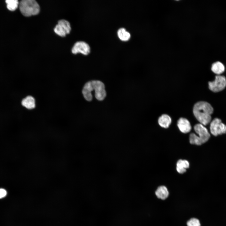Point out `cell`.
<instances>
[{
	"mask_svg": "<svg viewBox=\"0 0 226 226\" xmlns=\"http://www.w3.org/2000/svg\"><path fill=\"white\" fill-rule=\"evenodd\" d=\"M211 70L215 73L219 75L224 72L225 67L221 62L217 61L212 64Z\"/></svg>",
	"mask_w": 226,
	"mask_h": 226,
	"instance_id": "cell-13",
	"label": "cell"
},
{
	"mask_svg": "<svg viewBox=\"0 0 226 226\" xmlns=\"http://www.w3.org/2000/svg\"><path fill=\"white\" fill-rule=\"evenodd\" d=\"M54 31L56 34L61 37H65L67 34L64 29L58 24L56 26Z\"/></svg>",
	"mask_w": 226,
	"mask_h": 226,
	"instance_id": "cell-18",
	"label": "cell"
},
{
	"mask_svg": "<svg viewBox=\"0 0 226 226\" xmlns=\"http://www.w3.org/2000/svg\"><path fill=\"white\" fill-rule=\"evenodd\" d=\"M209 88L212 91L217 92L223 90L226 86V79L223 75H217L215 80L208 83Z\"/></svg>",
	"mask_w": 226,
	"mask_h": 226,
	"instance_id": "cell-5",
	"label": "cell"
},
{
	"mask_svg": "<svg viewBox=\"0 0 226 226\" xmlns=\"http://www.w3.org/2000/svg\"><path fill=\"white\" fill-rule=\"evenodd\" d=\"M171 122V118L166 114L162 115L159 117L158 120V122L160 126L164 128H168Z\"/></svg>",
	"mask_w": 226,
	"mask_h": 226,
	"instance_id": "cell-14",
	"label": "cell"
},
{
	"mask_svg": "<svg viewBox=\"0 0 226 226\" xmlns=\"http://www.w3.org/2000/svg\"><path fill=\"white\" fill-rule=\"evenodd\" d=\"M21 104L27 109H32L35 107V100L32 96H28L22 100Z\"/></svg>",
	"mask_w": 226,
	"mask_h": 226,
	"instance_id": "cell-10",
	"label": "cell"
},
{
	"mask_svg": "<svg viewBox=\"0 0 226 226\" xmlns=\"http://www.w3.org/2000/svg\"><path fill=\"white\" fill-rule=\"evenodd\" d=\"M58 24L62 27L67 34L70 33L71 27L69 23L65 19H61L58 21Z\"/></svg>",
	"mask_w": 226,
	"mask_h": 226,
	"instance_id": "cell-17",
	"label": "cell"
},
{
	"mask_svg": "<svg viewBox=\"0 0 226 226\" xmlns=\"http://www.w3.org/2000/svg\"><path fill=\"white\" fill-rule=\"evenodd\" d=\"M91 81L87 82L84 85L82 93L84 99L87 101H90L92 100L91 92L93 91Z\"/></svg>",
	"mask_w": 226,
	"mask_h": 226,
	"instance_id": "cell-9",
	"label": "cell"
},
{
	"mask_svg": "<svg viewBox=\"0 0 226 226\" xmlns=\"http://www.w3.org/2000/svg\"><path fill=\"white\" fill-rule=\"evenodd\" d=\"M187 226H201L199 220L195 218L190 219L187 222Z\"/></svg>",
	"mask_w": 226,
	"mask_h": 226,
	"instance_id": "cell-19",
	"label": "cell"
},
{
	"mask_svg": "<svg viewBox=\"0 0 226 226\" xmlns=\"http://www.w3.org/2000/svg\"><path fill=\"white\" fill-rule=\"evenodd\" d=\"M195 132L198 134L192 133L189 136V141L191 144L200 145L208 141L210 135L207 128L203 125L199 123L194 126Z\"/></svg>",
	"mask_w": 226,
	"mask_h": 226,
	"instance_id": "cell-2",
	"label": "cell"
},
{
	"mask_svg": "<svg viewBox=\"0 0 226 226\" xmlns=\"http://www.w3.org/2000/svg\"><path fill=\"white\" fill-rule=\"evenodd\" d=\"M177 126L180 130L184 133L189 132L191 129L189 121L184 118H181L178 120Z\"/></svg>",
	"mask_w": 226,
	"mask_h": 226,
	"instance_id": "cell-8",
	"label": "cell"
},
{
	"mask_svg": "<svg viewBox=\"0 0 226 226\" xmlns=\"http://www.w3.org/2000/svg\"><path fill=\"white\" fill-rule=\"evenodd\" d=\"M213 109L208 103L201 101L196 103L193 109L194 114L200 124L204 126L208 124L211 121V115Z\"/></svg>",
	"mask_w": 226,
	"mask_h": 226,
	"instance_id": "cell-1",
	"label": "cell"
},
{
	"mask_svg": "<svg viewBox=\"0 0 226 226\" xmlns=\"http://www.w3.org/2000/svg\"><path fill=\"white\" fill-rule=\"evenodd\" d=\"M19 8L22 14L29 17L38 14L40 10L39 5L34 0H23L19 3Z\"/></svg>",
	"mask_w": 226,
	"mask_h": 226,
	"instance_id": "cell-3",
	"label": "cell"
},
{
	"mask_svg": "<svg viewBox=\"0 0 226 226\" xmlns=\"http://www.w3.org/2000/svg\"><path fill=\"white\" fill-rule=\"evenodd\" d=\"M93 90H95V96L98 100H103L106 96V92L104 83L99 80H91Z\"/></svg>",
	"mask_w": 226,
	"mask_h": 226,
	"instance_id": "cell-6",
	"label": "cell"
},
{
	"mask_svg": "<svg viewBox=\"0 0 226 226\" xmlns=\"http://www.w3.org/2000/svg\"><path fill=\"white\" fill-rule=\"evenodd\" d=\"M6 3L7 8L11 11L15 10L19 4L18 1L17 0H7Z\"/></svg>",
	"mask_w": 226,
	"mask_h": 226,
	"instance_id": "cell-16",
	"label": "cell"
},
{
	"mask_svg": "<svg viewBox=\"0 0 226 226\" xmlns=\"http://www.w3.org/2000/svg\"><path fill=\"white\" fill-rule=\"evenodd\" d=\"M7 194L6 191L3 188H0V199L5 197Z\"/></svg>",
	"mask_w": 226,
	"mask_h": 226,
	"instance_id": "cell-20",
	"label": "cell"
},
{
	"mask_svg": "<svg viewBox=\"0 0 226 226\" xmlns=\"http://www.w3.org/2000/svg\"><path fill=\"white\" fill-rule=\"evenodd\" d=\"M157 197L162 200H165L169 196V192L167 188L164 186H159L155 192Z\"/></svg>",
	"mask_w": 226,
	"mask_h": 226,
	"instance_id": "cell-12",
	"label": "cell"
},
{
	"mask_svg": "<svg viewBox=\"0 0 226 226\" xmlns=\"http://www.w3.org/2000/svg\"><path fill=\"white\" fill-rule=\"evenodd\" d=\"M90 48L89 45L83 41H79L74 44L72 49V53L74 54L81 53L84 55H87L90 52Z\"/></svg>",
	"mask_w": 226,
	"mask_h": 226,
	"instance_id": "cell-7",
	"label": "cell"
},
{
	"mask_svg": "<svg viewBox=\"0 0 226 226\" xmlns=\"http://www.w3.org/2000/svg\"><path fill=\"white\" fill-rule=\"evenodd\" d=\"M210 130L213 135L217 136L226 133V125L222 122L221 119L216 118L211 122Z\"/></svg>",
	"mask_w": 226,
	"mask_h": 226,
	"instance_id": "cell-4",
	"label": "cell"
},
{
	"mask_svg": "<svg viewBox=\"0 0 226 226\" xmlns=\"http://www.w3.org/2000/svg\"><path fill=\"white\" fill-rule=\"evenodd\" d=\"M189 167L188 161L186 160L180 159L176 163V170L180 174H183Z\"/></svg>",
	"mask_w": 226,
	"mask_h": 226,
	"instance_id": "cell-11",
	"label": "cell"
},
{
	"mask_svg": "<svg viewBox=\"0 0 226 226\" xmlns=\"http://www.w3.org/2000/svg\"><path fill=\"white\" fill-rule=\"evenodd\" d=\"M117 33L119 38L123 41L128 40L131 37L130 33L124 28L119 29L117 31Z\"/></svg>",
	"mask_w": 226,
	"mask_h": 226,
	"instance_id": "cell-15",
	"label": "cell"
}]
</instances>
